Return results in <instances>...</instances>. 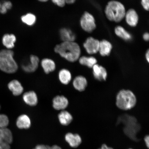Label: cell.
I'll list each match as a JSON object with an SVG mask.
<instances>
[{
  "mask_svg": "<svg viewBox=\"0 0 149 149\" xmlns=\"http://www.w3.org/2000/svg\"><path fill=\"white\" fill-rule=\"evenodd\" d=\"M55 53L71 62L79 60L81 54V49L79 44L74 42H63L56 45Z\"/></svg>",
  "mask_w": 149,
  "mask_h": 149,
  "instance_id": "6da1fadb",
  "label": "cell"
},
{
  "mask_svg": "<svg viewBox=\"0 0 149 149\" xmlns=\"http://www.w3.org/2000/svg\"><path fill=\"white\" fill-rule=\"evenodd\" d=\"M105 12L108 19L116 23H119L123 19L126 12L124 5L120 2L115 1H111L108 3Z\"/></svg>",
  "mask_w": 149,
  "mask_h": 149,
  "instance_id": "7a4b0ae2",
  "label": "cell"
},
{
  "mask_svg": "<svg viewBox=\"0 0 149 149\" xmlns=\"http://www.w3.org/2000/svg\"><path fill=\"white\" fill-rule=\"evenodd\" d=\"M14 53L10 49L0 51V70L8 74L14 73L18 68L17 63L14 58Z\"/></svg>",
  "mask_w": 149,
  "mask_h": 149,
  "instance_id": "3957f363",
  "label": "cell"
},
{
  "mask_svg": "<svg viewBox=\"0 0 149 149\" xmlns=\"http://www.w3.org/2000/svg\"><path fill=\"white\" fill-rule=\"evenodd\" d=\"M118 123H122L123 124L124 133L130 139L136 141H139L136 135L141 127L134 117L128 115H124L118 119Z\"/></svg>",
  "mask_w": 149,
  "mask_h": 149,
  "instance_id": "277c9868",
  "label": "cell"
},
{
  "mask_svg": "<svg viewBox=\"0 0 149 149\" xmlns=\"http://www.w3.org/2000/svg\"><path fill=\"white\" fill-rule=\"evenodd\" d=\"M136 102L135 95L130 90H121L116 96V106L119 109L123 110H129L133 109L135 107Z\"/></svg>",
  "mask_w": 149,
  "mask_h": 149,
  "instance_id": "5b68a950",
  "label": "cell"
},
{
  "mask_svg": "<svg viewBox=\"0 0 149 149\" xmlns=\"http://www.w3.org/2000/svg\"><path fill=\"white\" fill-rule=\"evenodd\" d=\"M80 24L83 30L87 33H92L96 28L95 21L94 17L87 12H85L81 16Z\"/></svg>",
  "mask_w": 149,
  "mask_h": 149,
  "instance_id": "8992f818",
  "label": "cell"
},
{
  "mask_svg": "<svg viewBox=\"0 0 149 149\" xmlns=\"http://www.w3.org/2000/svg\"><path fill=\"white\" fill-rule=\"evenodd\" d=\"M12 132L7 127L0 128V149H10L13 142Z\"/></svg>",
  "mask_w": 149,
  "mask_h": 149,
  "instance_id": "52a82bcc",
  "label": "cell"
},
{
  "mask_svg": "<svg viewBox=\"0 0 149 149\" xmlns=\"http://www.w3.org/2000/svg\"><path fill=\"white\" fill-rule=\"evenodd\" d=\"M99 45V41L92 37L87 38L83 44L84 48L89 54H94L97 53Z\"/></svg>",
  "mask_w": 149,
  "mask_h": 149,
  "instance_id": "ba28073f",
  "label": "cell"
},
{
  "mask_svg": "<svg viewBox=\"0 0 149 149\" xmlns=\"http://www.w3.org/2000/svg\"><path fill=\"white\" fill-rule=\"evenodd\" d=\"M40 59L37 56L31 55L30 57V62L28 64L22 66V68L25 72H32L35 71L38 68Z\"/></svg>",
  "mask_w": 149,
  "mask_h": 149,
  "instance_id": "9c48e42d",
  "label": "cell"
},
{
  "mask_svg": "<svg viewBox=\"0 0 149 149\" xmlns=\"http://www.w3.org/2000/svg\"><path fill=\"white\" fill-rule=\"evenodd\" d=\"M93 75L96 79L99 81H105L107 76V73L106 69L103 67L96 64L93 66Z\"/></svg>",
  "mask_w": 149,
  "mask_h": 149,
  "instance_id": "30bf717a",
  "label": "cell"
},
{
  "mask_svg": "<svg viewBox=\"0 0 149 149\" xmlns=\"http://www.w3.org/2000/svg\"><path fill=\"white\" fill-rule=\"evenodd\" d=\"M68 99L63 96H57L53 100V107L57 110H64L68 105Z\"/></svg>",
  "mask_w": 149,
  "mask_h": 149,
  "instance_id": "8fae6325",
  "label": "cell"
},
{
  "mask_svg": "<svg viewBox=\"0 0 149 149\" xmlns=\"http://www.w3.org/2000/svg\"><path fill=\"white\" fill-rule=\"evenodd\" d=\"M125 18L128 25L132 27L136 26L139 22V16L136 11L133 9H130L126 12Z\"/></svg>",
  "mask_w": 149,
  "mask_h": 149,
  "instance_id": "7c38bea8",
  "label": "cell"
},
{
  "mask_svg": "<svg viewBox=\"0 0 149 149\" xmlns=\"http://www.w3.org/2000/svg\"><path fill=\"white\" fill-rule=\"evenodd\" d=\"M59 36L63 42H74L76 36L71 30L68 28H63L59 31Z\"/></svg>",
  "mask_w": 149,
  "mask_h": 149,
  "instance_id": "4fadbf2b",
  "label": "cell"
},
{
  "mask_svg": "<svg viewBox=\"0 0 149 149\" xmlns=\"http://www.w3.org/2000/svg\"><path fill=\"white\" fill-rule=\"evenodd\" d=\"M65 139L70 146L74 148L79 147L82 142L81 137L77 134L68 133L65 136Z\"/></svg>",
  "mask_w": 149,
  "mask_h": 149,
  "instance_id": "5bb4252c",
  "label": "cell"
},
{
  "mask_svg": "<svg viewBox=\"0 0 149 149\" xmlns=\"http://www.w3.org/2000/svg\"><path fill=\"white\" fill-rule=\"evenodd\" d=\"M8 88L15 96L21 95L24 91V88L19 81L18 80H13L8 84Z\"/></svg>",
  "mask_w": 149,
  "mask_h": 149,
  "instance_id": "9a60e30c",
  "label": "cell"
},
{
  "mask_svg": "<svg viewBox=\"0 0 149 149\" xmlns=\"http://www.w3.org/2000/svg\"><path fill=\"white\" fill-rule=\"evenodd\" d=\"M23 99L27 105L30 106H36L38 103V97L36 93L31 91L24 93Z\"/></svg>",
  "mask_w": 149,
  "mask_h": 149,
  "instance_id": "2e32d148",
  "label": "cell"
},
{
  "mask_svg": "<svg viewBox=\"0 0 149 149\" xmlns=\"http://www.w3.org/2000/svg\"><path fill=\"white\" fill-rule=\"evenodd\" d=\"M112 45L111 42L106 40H103L100 42L98 52L102 56H108L110 54Z\"/></svg>",
  "mask_w": 149,
  "mask_h": 149,
  "instance_id": "e0dca14e",
  "label": "cell"
},
{
  "mask_svg": "<svg viewBox=\"0 0 149 149\" xmlns=\"http://www.w3.org/2000/svg\"><path fill=\"white\" fill-rule=\"evenodd\" d=\"M73 85L76 90L79 92H82L85 90L87 86V79L83 76H77L74 80Z\"/></svg>",
  "mask_w": 149,
  "mask_h": 149,
  "instance_id": "ac0fdd59",
  "label": "cell"
},
{
  "mask_svg": "<svg viewBox=\"0 0 149 149\" xmlns=\"http://www.w3.org/2000/svg\"><path fill=\"white\" fill-rule=\"evenodd\" d=\"M16 125L19 129H28L31 126L30 119L27 115H20L17 120Z\"/></svg>",
  "mask_w": 149,
  "mask_h": 149,
  "instance_id": "d6986e66",
  "label": "cell"
},
{
  "mask_svg": "<svg viewBox=\"0 0 149 149\" xmlns=\"http://www.w3.org/2000/svg\"><path fill=\"white\" fill-rule=\"evenodd\" d=\"M16 41V37L14 34L7 33L3 35L2 42L7 49L10 50L14 48Z\"/></svg>",
  "mask_w": 149,
  "mask_h": 149,
  "instance_id": "ffe728a7",
  "label": "cell"
},
{
  "mask_svg": "<svg viewBox=\"0 0 149 149\" xmlns=\"http://www.w3.org/2000/svg\"><path fill=\"white\" fill-rule=\"evenodd\" d=\"M41 64L44 72L47 74L53 72L55 70V63L51 59L45 58L43 59Z\"/></svg>",
  "mask_w": 149,
  "mask_h": 149,
  "instance_id": "44dd1931",
  "label": "cell"
},
{
  "mask_svg": "<svg viewBox=\"0 0 149 149\" xmlns=\"http://www.w3.org/2000/svg\"><path fill=\"white\" fill-rule=\"evenodd\" d=\"M58 117L60 123L64 126L69 125L73 120L71 114L68 111L65 110L62 111L59 113Z\"/></svg>",
  "mask_w": 149,
  "mask_h": 149,
  "instance_id": "7402d4cb",
  "label": "cell"
},
{
  "mask_svg": "<svg viewBox=\"0 0 149 149\" xmlns=\"http://www.w3.org/2000/svg\"><path fill=\"white\" fill-rule=\"evenodd\" d=\"M58 77L59 81L63 84H68L71 81V74L69 70L65 69H63L59 72Z\"/></svg>",
  "mask_w": 149,
  "mask_h": 149,
  "instance_id": "603a6c76",
  "label": "cell"
},
{
  "mask_svg": "<svg viewBox=\"0 0 149 149\" xmlns=\"http://www.w3.org/2000/svg\"><path fill=\"white\" fill-rule=\"evenodd\" d=\"M79 60L80 64L90 68H92L97 63V60L95 58L92 56L88 57L84 56L80 57Z\"/></svg>",
  "mask_w": 149,
  "mask_h": 149,
  "instance_id": "cb8c5ba5",
  "label": "cell"
},
{
  "mask_svg": "<svg viewBox=\"0 0 149 149\" xmlns=\"http://www.w3.org/2000/svg\"><path fill=\"white\" fill-rule=\"evenodd\" d=\"M115 32L117 36L124 40H129L132 39V36L130 33L121 26L115 27Z\"/></svg>",
  "mask_w": 149,
  "mask_h": 149,
  "instance_id": "d4e9b609",
  "label": "cell"
},
{
  "mask_svg": "<svg viewBox=\"0 0 149 149\" xmlns=\"http://www.w3.org/2000/svg\"><path fill=\"white\" fill-rule=\"evenodd\" d=\"M21 20L26 25L31 26L36 23V17L34 14L31 13H28L21 17Z\"/></svg>",
  "mask_w": 149,
  "mask_h": 149,
  "instance_id": "484cf974",
  "label": "cell"
},
{
  "mask_svg": "<svg viewBox=\"0 0 149 149\" xmlns=\"http://www.w3.org/2000/svg\"><path fill=\"white\" fill-rule=\"evenodd\" d=\"M12 3L10 1H4L1 4L0 13L2 14L6 13L7 11L12 8Z\"/></svg>",
  "mask_w": 149,
  "mask_h": 149,
  "instance_id": "4316f807",
  "label": "cell"
},
{
  "mask_svg": "<svg viewBox=\"0 0 149 149\" xmlns=\"http://www.w3.org/2000/svg\"><path fill=\"white\" fill-rule=\"evenodd\" d=\"M9 122V119L6 115L0 114V128L7 127L8 125Z\"/></svg>",
  "mask_w": 149,
  "mask_h": 149,
  "instance_id": "83f0119b",
  "label": "cell"
},
{
  "mask_svg": "<svg viewBox=\"0 0 149 149\" xmlns=\"http://www.w3.org/2000/svg\"><path fill=\"white\" fill-rule=\"evenodd\" d=\"M51 1L54 4L61 7H64L66 3L65 0H51Z\"/></svg>",
  "mask_w": 149,
  "mask_h": 149,
  "instance_id": "f1b7e54d",
  "label": "cell"
},
{
  "mask_svg": "<svg viewBox=\"0 0 149 149\" xmlns=\"http://www.w3.org/2000/svg\"><path fill=\"white\" fill-rule=\"evenodd\" d=\"M141 4L145 10H149V0H141Z\"/></svg>",
  "mask_w": 149,
  "mask_h": 149,
  "instance_id": "f546056e",
  "label": "cell"
},
{
  "mask_svg": "<svg viewBox=\"0 0 149 149\" xmlns=\"http://www.w3.org/2000/svg\"><path fill=\"white\" fill-rule=\"evenodd\" d=\"M50 147L43 145H37L35 148L33 149H50Z\"/></svg>",
  "mask_w": 149,
  "mask_h": 149,
  "instance_id": "4dcf8cb0",
  "label": "cell"
},
{
  "mask_svg": "<svg viewBox=\"0 0 149 149\" xmlns=\"http://www.w3.org/2000/svg\"><path fill=\"white\" fill-rule=\"evenodd\" d=\"M144 141L146 146L148 148H149V135H147L145 136L144 137Z\"/></svg>",
  "mask_w": 149,
  "mask_h": 149,
  "instance_id": "1f68e13d",
  "label": "cell"
},
{
  "mask_svg": "<svg viewBox=\"0 0 149 149\" xmlns=\"http://www.w3.org/2000/svg\"><path fill=\"white\" fill-rule=\"evenodd\" d=\"M143 39L146 41H148L149 40V34L148 33H144L143 35Z\"/></svg>",
  "mask_w": 149,
  "mask_h": 149,
  "instance_id": "d6a6232c",
  "label": "cell"
},
{
  "mask_svg": "<svg viewBox=\"0 0 149 149\" xmlns=\"http://www.w3.org/2000/svg\"><path fill=\"white\" fill-rule=\"evenodd\" d=\"M98 149H113V148H111L107 146L105 144H103L102 145V146L100 148Z\"/></svg>",
  "mask_w": 149,
  "mask_h": 149,
  "instance_id": "836d02e7",
  "label": "cell"
},
{
  "mask_svg": "<svg viewBox=\"0 0 149 149\" xmlns=\"http://www.w3.org/2000/svg\"><path fill=\"white\" fill-rule=\"evenodd\" d=\"M76 0H65L66 3L68 4H72L75 3Z\"/></svg>",
  "mask_w": 149,
  "mask_h": 149,
  "instance_id": "e575fe53",
  "label": "cell"
},
{
  "mask_svg": "<svg viewBox=\"0 0 149 149\" xmlns=\"http://www.w3.org/2000/svg\"><path fill=\"white\" fill-rule=\"evenodd\" d=\"M145 57H146V58L148 62L149 63V50H148L146 52V54H145Z\"/></svg>",
  "mask_w": 149,
  "mask_h": 149,
  "instance_id": "d590c367",
  "label": "cell"
},
{
  "mask_svg": "<svg viewBox=\"0 0 149 149\" xmlns=\"http://www.w3.org/2000/svg\"><path fill=\"white\" fill-rule=\"evenodd\" d=\"M50 149H61V148L60 147L55 145L52 147H50Z\"/></svg>",
  "mask_w": 149,
  "mask_h": 149,
  "instance_id": "8d00e7d4",
  "label": "cell"
},
{
  "mask_svg": "<svg viewBox=\"0 0 149 149\" xmlns=\"http://www.w3.org/2000/svg\"><path fill=\"white\" fill-rule=\"evenodd\" d=\"M38 1L40 2H46L47 1H49V0H38Z\"/></svg>",
  "mask_w": 149,
  "mask_h": 149,
  "instance_id": "74e56055",
  "label": "cell"
},
{
  "mask_svg": "<svg viewBox=\"0 0 149 149\" xmlns=\"http://www.w3.org/2000/svg\"><path fill=\"white\" fill-rule=\"evenodd\" d=\"M1 3H0V8H1Z\"/></svg>",
  "mask_w": 149,
  "mask_h": 149,
  "instance_id": "f35d334b",
  "label": "cell"
},
{
  "mask_svg": "<svg viewBox=\"0 0 149 149\" xmlns=\"http://www.w3.org/2000/svg\"><path fill=\"white\" fill-rule=\"evenodd\" d=\"M132 149V148H129V149Z\"/></svg>",
  "mask_w": 149,
  "mask_h": 149,
  "instance_id": "ab89813d",
  "label": "cell"
}]
</instances>
